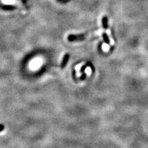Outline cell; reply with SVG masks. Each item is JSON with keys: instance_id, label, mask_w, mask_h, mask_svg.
<instances>
[{"instance_id": "obj_1", "label": "cell", "mask_w": 148, "mask_h": 148, "mask_svg": "<svg viewBox=\"0 0 148 148\" xmlns=\"http://www.w3.org/2000/svg\"><path fill=\"white\" fill-rule=\"evenodd\" d=\"M86 37L85 34L80 35H71L68 36V40L70 41H80L84 40Z\"/></svg>"}, {"instance_id": "obj_2", "label": "cell", "mask_w": 148, "mask_h": 148, "mask_svg": "<svg viewBox=\"0 0 148 148\" xmlns=\"http://www.w3.org/2000/svg\"><path fill=\"white\" fill-rule=\"evenodd\" d=\"M3 3L8 4V5H14V6H17L19 8H22V4L21 1H18V0H1Z\"/></svg>"}, {"instance_id": "obj_3", "label": "cell", "mask_w": 148, "mask_h": 148, "mask_svg": "<svg viewBox=\"0 0 148 148\" xmlns=\"http://www.w3.org/2000/svg\"><path fill=\"white\" fill-rule=\"evenodd\" d=\"M84 64H85V62H82V63H81V64H78L77 66H76V67H75V70H76V72H77V73H76V76H77V77H81L82 73L80 72V69H81L82 67L83 66V65H84Z\"/></svg>"}, {"instance_id": "obj_4", "label": "cell", "mask_w": 148, "mask_h": 148, "mask_svg": "<svg viewBox=\"0 0 148 148\" xmlns=\"http://www.w3.org/2000/svg\"><path fill=\"white\" fill-rule=\"evenodd\" d=\"M102 24L104 29H107L108 28V18L106 16H104L102 18Z\"/></svg>"}, {"instance_id": "obj_5", "label": "cell", "mask_w": 148, "mask_h": 148, "mask_svg": "<svg viewBox=\"0 0 148 148\" xmlns=\"http://www.w3.org/2000/svg\"><path fill=\"white\" fill-rule=\"evenodd\" d=\"M103 37L104 40V41H105L106 44H109L110 42V40L109 38V36H108L107 34H105V33L103 34Z\"/></svg>"}, {"instance_id": "obj_6", "label": "cell", "mask_w": 148, "mask_h": 148, "mask_svg": "<svg viewBox=\"0 0 148 148\" xmlns=\"http://www.w3.org/2000/svg\"><path fill=\"white\" fill-rule=\"evenodd\" d=\"M68 58H69V55L67 54L66 56H65V57L64 58V60H63V62H62V66H65V64H66L67 61H68Z\"/></svg>"}, {"instance_id": "obj_7", "label": "cell", "mask_w": 148, "mask_h": 148, "mask_svg": "<svg viewBox=\"0 0 148 148\" xmlns=\"http://www.w3.org/2000/svg\"><path fill=\"white\" fill-rule=\"evenodd\" d=\"M85 73L87 74L88 75H90L91 73V69L90 67H87L85 69Z\"/></svg>"}]
</instances>
